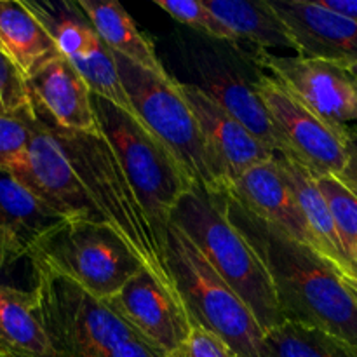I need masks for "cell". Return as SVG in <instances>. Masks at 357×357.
Here are the masks:
<instances>
[{
    "instance_id": "3",
    "label": "cell",
    "mask_w": 357,
    "mask_h": 357,
    "mask_svg": "<svg viewBox=\"0 0 357 357\" xmlns=\"http://www.w3.org/2000/svg\"><path fill=\"white\" fill-rule=\"evenodd\" d=\"M51 126L65 145L77 176L101 220L128 244L146 272L166 288L178 291L167 265V239L145 211L107 139L101 135Z\"/></svg>"
},
{
    "instance_id": "19",
    "label": "cell",
    "mask_w": 357,
    "mask_h": 357,
    "mask_svg": "<svg viewBox=\"0 0 357 357\" xmlns=\"http://www.w3.org/2000/svg\"><path fill=\"white\" fill-rule=\"evenodd\" d=\"M28 89L33 108L45 121L66 131L100 135L93 91L61 54L28 79Z\"/></svg>"
},
{
    "instance_id": "14",
    "label": "cell",
    "mask_w": 357,
    "mask_h": 357,
    "mask_svg": "<svg viewBox=\"0 0 357 357\" xmlns=\"http://www.w3.org/2000/svg\"><path fill=\"white\" fill-rule=\"evenodd\" d=\"M180 91L197 119L209 166L223 194L244 171L274 159L272 150L261 145L197 84L180 82Z\"/></svg>"
},
{
    "instance_id": "21",
    "label": "cell",
    "mask_w": 357,
    "mask_h": 357,
    "mask_svg": "<svg viewBox=\"0 0 357 357\" xmlns=\"http://www.w3.org/2000/svg\"><path fill=\"white\" fill-rule=\"evenodd\" d=\"M0 47L26 80L59 56L51 35L23 0H0Z\"/></svg>"
},
{
    "instance_id": "7",
    "label": "cell",
    "mask_w": 357,
    "mask_h": 357,
    "mask_svg": "<svg viewBox=\"0 0 357 357\" xmlns=\"http://www.w3.org/2000/svg\"><path fill=\"white\" fill-rule=\"evenodd\" d=\"M115 56L119 77L132 112L173 152L197 187L223 194L209 166L197 119L180 91V82Z\"/></svg>"
},
{
    "instance_id": "27",
    "label": "cell",
    "mask_w": 357,
    "mask_h": 357,
    "mask_svg": "<svg viewBox=\"0 0 357 357\" xmlns=\"http://www.w3.org/2000/svg\"><path fill=\"white\" fill-rule=\"evenodd\" d=\"M33 117L35 108L20 115H0V169L16 174L23 167Z\"/></svg>"
},
{
    "instance_id": "25",
    "label": "cell",
    "mask_w": 357,
    "mask_h": 357,
    "mask_svg": "<svg viewBox=\"0 0 357 357\" xmlns=\"http://www.w3.org/2000/svg\"><path fill=\"white\" fill-rule=\"evenodd\" d=\"M261 357H357V349L316 328L284 321L264 335Z\"/></svg>"
},
{
    "instance_id": "23",
    "label": "cell",
    "mask_w": 357,
    "mask_h": 357,
    "mask_svg": "<svg viewBox=\"0 0 357 357\" xmlns=\"http://www.w3.org/2000/svg\"><path fill=\"white\" fill-rule=\"evenodd\" d=\"M206 7L229 28L237 42H251L260 51L267 49H293L295 38L275 14L268 0H206Z\"/></svg>"
},
{
    "instance_id": "30",
    "label": "cell",
    "mask_w": 357,
    "mask_h": 357,
    "mask_svg": "<svg viewBox=\"0 0 357 357\" xmlns=\"http://www.w3.org/2000/svg\"><path fill=\"white\" fill-rule=\"evenodd\" d=\"M166 357H236V354L213 331L199 324H192L187 340Z\"/></svg>"
},
{
    "instance_id": "33",
    "label": "cell",
    "mask_w": 357,
    "mask_h": 357,
    "mask_svg": "<svg viewBox=\"0 0 357 357\" xmlns=\"http://www.w3.org/2000/svg\"><path fill=\"white\" fill-rule=\"evenodd\" d=\"M323 7L357 21V0H317Z\"/></svg>"
},
{
    "instance_id": "36",
    "label": "cell",
    "mask_w": 357,
    "mask_h": 357,
    "mask_svg": "<svg viewBox=\"0 0 357 357\" xmlns=\"http://www.w3.org/2000/svg\"><path fill=\"white\" fill-rule=\"evenodd\" d=\"M0 357H2V356H0Z\"/></svg>"
},
{
    "instance_id": "8",
    "label": "cell",
    "mask_w": 357,
    "mask_h": 357,
    "mask_svg": "<svg viewBox=\"0 0 357 357\" xmlns=\"http://www.w3.org/2000/svg\"><path fill=\"white\" fill-rule=\"evenodd\" d=\"M31 260L77 282L101 302L117 295L142 264L110 225L68 220L40 241Z\"/></svg>"
},
{
    "instance_id": "12",
    "label": "cell",
    "mask_w": 357,
    "mask_h": 357,
    "mask_svg": "<svg viewBox=\"0 0 357 357\" xmlns=\"http://www.w3.org/2000/svg\"><path fill=\"white\" fill-rule=\"evenodd\" d=\"M14 176L65 218L103 222L91 204L58 132L37 110L31 121L26 160Z\"/></svg>"
},
{
    "instance_id": "20",
    "label": "cell",
    "mask_w": 357,
    "mask_h": 357,
    "mask_svg": "<svg viewBox=\"0 0 357 357\" xmlns=\"http://www.w3.org/2000/svg\"><path fill=\"white\" fill-rule=\"evenodd\" d=\"M275 164L284 174L286 181L291 187L293 194L305 215L317 253L330 260L342 272V275L357 281V265L345 248L333 213L317 185L316 176L302 164L282 155V153H275Z\"/></svg>"
},
{
    "instance_id": "11",
    "label": "cell",
    "mask_w": 357,
    "mask_h": 357,
    "mask_svg": "<svg viewBox=\"0 0 357 357\" xmlns=\"http://www.w3.org/2000/svg\"><path fill=\"white\" fill-rule=\"evenodd\" d=\"M258 63L272 72L296 100L323 121L347 129L357 126V75L352 65L303 56L258 51Z\"/></svg>"
},
{
    "instance_id": "29",
    "label": "cell",
    "mask_w": 357,
    "mask_h": 357,
    "mask_svg": "<svg viewBox=\"0 0 357 357\" xmlns=\"http://www.w3.org/2000/svg\"><path fill=\"white\" fill-rule=\"evenodd\" d=\"M31 108L26 77L0 47V115H20Z\"/></svg>"
},
{
    "instance_id": "32",
    "label": "cell",
    "mask_w": 357,
    "mask_h": 357,
    "mask_svg": "<svg viewBox=\"0 0 357 357\" xmlns=\"http://www.w3.org/2000/svg\"><path fill=\"white\" fill-rule=\"evenodd\" d=\"M337 178L345 187L357 192V126L347 128V164Z\"/></svg>"
},
{
    "instance_id": "13",
    "label": "cell",
    "mask_w": 357,
    "mask_h": 357,
    "mask_svg": "<svg viewBox=\"0 0 357 357\" xmlns=\"http://www.w3.org/2000/svg\"><path fill=\"white\" fill-rule=\"evenodd\" d=\"M105 303L164 357L180 347L192 331L180 293L166 288L145 268Z\"/></svg>"
},
{
    "instance_id": "10",
    "label": "cell",
    "mask_w": 357,
    "mask_h": 357,
    "mask_svg": "<svg viewBox=\"0 0 357 357\" xmlns=\"http://www.w3.org/2000/svg\"><path fill=\"white\" fill-rule=\"evenodd\" d=\"M24 6L44 24L59 54L80 72L93 94L132 112L119 77L112 49L100 38L93 23L70 0H23ZM135 114V112H132Z\"/></svg>"
},
{
    "instance_id": "34",
    "label": "cell",
    "mask_w": 357,
    "mask_h": 357,
    "mask_svg": "<svg viewBox=\"0 0 357 357\" xmlns=\"http://www.w3.org/2000/svg\"><path fill=\"white\" fill-rule=\"evenodd\" d=\"M344 282H345V286H347L349 291H351V295L354 296L356 302H357V281H356V279L345 278V275H344Z\"/></svg>"
},
{
    "instance_id": "16",
    "label": "cell",
    "mask_w": 357,
    "mask_h": 357,
    "mask_svg": "<svg viewBox=\"0 0 357 357\" xmlns=\"http://www.w3.org/2000/svg\"><path fill=\"white\" fill-rule=\"evenodd\" d=\"M296 44V54L357 65V21L309 0H268Z\"/></svg>"
},
{
    "instance_id": "18",
    "label": "cell",
    "mask_w": 357,
    "mask_h": 357,
    "mask_svg": "<svg viewBox=\"0 0 357 357\" xmlns=\"http://www.w3.org/2000/svg\"><path fill=\"white\" fill-rule=\"evenodd\" d=\"M68 222L45 204L10 171L0 169V257L13 264L31 260V253L52 230Z\"/></svg>"
},
{
    "instance_id": "24",
    "label": "cell",
    "mask_w": 357,
    "mask_h": 357,
    "mask_svg": "<svg viewBox=\"0 0 357 357\" xmlns=\"http://www.w3.org/2000/svg\"><path fill=\"white\" fill-rule=\"evenodd\" d=\"M79 6L89 17L101 40L112 49L114 54L124 56L129 61L152 70L159 75H167L152 42L138 30L121 3L115 0H79Z\"/></svg>"
},
{
    "instance_id": "15",
    "label": "cell",
    "mask_w": 357,
    "mask_h": 357,
    "mask_svg": "<svg viewBox=\"0 0 357 357\" xmlns=\"http://www.w3.org/2000/svg\"><path fill=\"white\" fill-rule=\"evenodd\" d=\"M225 194L257 218L271 223L296 243L316 250L305 215L274 159L244 171Z\"/></svg>"
},
{
    "instance_id": "35",
    "label": "cell",
    "mask_w": 357,
    "mask_h": 357,
    "mask_svg": "<svg viewBox=\"0 0 357 357\" xmlns=\"http://www.w3.org/2000/svg\"><path fill=\"white\" fill-rule=\"evenodd\" d=\"M352 70H354V73L357 75V65H352Z\"/></svg>"
},
{
    "instance_id": "4",
    "label": "cell",
    "mask_w": 357,
    "mask_h": 357,
    "mask_svg": "<svg viewBox=\"0 0 357 357\" xmlns=\"http://www.w3.org/2000/svg\"><path fill=\"white\" fill-rule=\"evenodd\" d=\"M93 108L100 135L117 155L145 211L167 239L171 213L195 183L138 115L96 94H93Z\"/></svg>"
},
{
    "instance_id": "5",
    "label": "cell",
    "mask_w": 357,
    "mask_h": 357,
    "mask_svg": "<svg viewBox=\"0 0 357 357\" xmlns=\"http://www.w3.org/2000/svg\"><path fill=\"white\" fill-rule=\"evenodd\" d=\"M167 265L192 324L213 331L236 357H261L265 333L255 314L173 223L167 227Z\"/></svg>"
},
{
    "instance_id": "31",
    "label": "cell",
    "mask_w": 357,
    "mask_h": 357,
    "mask_svg": "<svg viewBox=\"0 0 357 357\" xmlns=\"http://www.w3.org/2000/svg\"><path fill=\"white\" fill-rule=\"evenodd\" d=\"M0 284L20 291L33 293L37 284V271L33 260L23 264H13L0 257Z\"/></svg>"
},
{
    "instance_id": "2",
    "label": "cell",
    "mask_w": 357,
    "mask_h": 357,
    "mask_svg": "<svg viewBox=\"0 0 357 357\" xmlns=\"http://www.w3.org/2000/svg\"><path fill=\"white\" fill-rule=\"evenodd\" d=\"M169 223L201 250L220 278L243 298L264 333L284 323L271 272L257 248L230 220L225 194L195 185L173 209Z\"/></svg>"
},
{
    "instance_id": "22",
    "label": "cell",
    "mask_w": 357,
    "mask_h": 357,
    "mask_svg": "<svg viewBox=\"0 0 357 357\" xmlns=\"http://www.w3.org/2000/svg\"><path fill=\"white\" fill-rule=\"evenodd\" d=\"M0 356L59 357L45 335L33 293L0 284Z\"/></svg>"
},
{
    "instance_id": "9",
    "label": "cell",
    "mask_w": 357,
    "mask_h": 357,
    "mask_svg": "<svg viewBox=\"0 0 357 357\" xmlns=\"http://www.w3.org/2000/svg\"><path fill=\"white\" fill-rule=\"evenodd\" d=\"M257 89L282 143V155L314 176H340L347 164V129L317 117L275 77L257 73Z\"/></svg>"
},
{
    "instance_id": "1",
    "label": "cell",
    "mask_w": 357,
    "mask_h": 357,
    "mask_svg": "<svg viewBox=\"0 0 357 357\" xmlns=\"http://www.w3.org/2000/svg\"><path fill=\"white\" fill-rule=\"evenodd\" d=\"M227 204L230 220L267 265L284 319L333 335L357 349V302L342 272L316 250L257 218L229 195Z\"/></svg>"
},
{
    "instance_id": "6",
    "label": "cell",
    "mask_w": 357,
    "mask_h": 357,
    "mask_svg": "<svg viewBox=\"0 0 357 357\" xmlns=\"http://www.w3.org/2000/svg\"><path fill=\"white\" fill-rule=\"evenodd\" d=\"M35 310L59 357H117L124 344L138 337L77 282L40 264H35Z\"/></svg>"
},
{
    "instance_id": "28",
    "label": "cell",
    "mask_w": 357,
    "mask_h": 357,
    "mask_svg": "<svg viewBox=\"0 0 357 357\" xmlns=\"http://www.w3.org/2000/svg\"><path fill=\"white\" fill-rule=\"evenodd\" d=\"M155 6L169 14L173 20L201 31L208 37L230 42V44H239L232 31L201 0H155Z\"/></svg>"
},
{
    "instance_id": "17",
    "label": "cell",
    "mask_w": 357,
    "mask_h": 357,
    "mask_svg": "<svg viewBox=\"0 0 357 357\" xmlns=\"http://www.w3.org/2000/svg\"><path fill=\"white\" fill-rule=\"evenodd\" d=\"M201 87L239 121L261 145L274 153H282V143L275 131L267 107L257 89V79L243 75L230 61L215 52L195 54Z\"/></svg>"
},
{
    "instance_id": "26",
    "label": "cell",
    "mask_w": 357,
    "mask_h": 357,
    "mask_svg": "<svg viewBox=\"0 0 357 357\" xmlns=\"http://www.w3.org/2000/svg\"><path fill=\"white\" fill-rule=\"evenodd\" d=\"M317 185L330 204L349 255L357 265V192L337 176H317Z\"/></svg>"
}]
</instances>
